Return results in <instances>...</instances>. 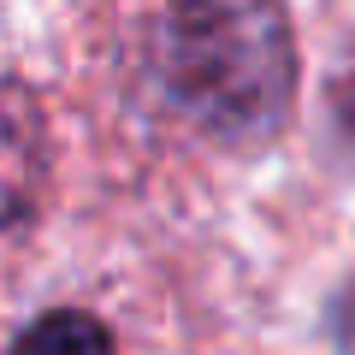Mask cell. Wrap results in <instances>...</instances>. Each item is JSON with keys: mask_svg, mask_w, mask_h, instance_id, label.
<instances>
[{"mask_svg": "<svg viewBox=\"0 0 355 355\" xmlns=\"http://www.w3.org/2000/svg\"><path fill=\"white\" fill-rule=\"evenodd\" d=\"M154 77L214 137H272L296 89L284 6L279 0H166L154 30Z\"/></svg>", "mask_w": 355, "mask_h": 355, "instance_id": "6da1fadb", "label": "cell"}, {"mask_svg": "<svg viewBox=\"0 0 355 355\" xmlns=\"http://www.w3.org/2000/svg\"><path fill=\"white\" fill-rule=\"evenodd\" d=\"M12 355H119V349H113V338H107L101 320L77 314V308H60V314L36 320V326L12 343Z\"/></svg>", "mask_w": 355, "mask_h": 355, "instance_id": "3957f363", "label": "cell"}, {"mask_svg": "<svg viewBox=\"0 0 355 355\" xmlns=\"http://www.w3.org/2000/svg\"><path fill=\"white\" fill-rule=\"evenodd\" d=\"M42 160H48V137H42L36 95L12 77H0V231L36 202Z\"/></svg>", "mask_w": 355, "mask_h": 355, "instance_id": "7a4b0ae2", "label": "cell"}, {"mask_svg": "<svg viewBox=\"0 0 355 355\" xmlns=\"http://www.w3.org/2000/svg\"><path fill=\"white\" fill-rule=\"evenodd\" d=\"M331 107H338V119L355 130V53H349V65H343V77L331 83Z\"/></svg>", "mask_w": 355, "mask_h": 355, "instance_id": "277c9868", "label": "cell"}]
</instances>
